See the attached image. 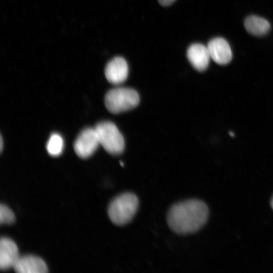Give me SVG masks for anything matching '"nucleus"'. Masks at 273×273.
I'll return each instance as SVG.
<instances>
[{
	"label": "nucleus",
	"instance_id": "obj_5",
	"mask_svg": "<svg viewBox=\"0 0 273 273\" xmlns=\"http://www.w3.org/2000/svg\"><path fill=\"white\" fill-rule=\"evenodd\" d=\"M100 145L95 128H86L81 131L77 137L74 149L78 156L86 158L90 156Z\"/></svg>",
	"mask_w": 273,
	"mask_h": 273
},
{
	"label": "nucleus",
	"instance_id": "obj_12",
	"mask_svg": "<svg viewBox=\"0 0 273 273\" xmlns=\"http://www.w3.org/2000/svg\"><path fill=\"white\" fill-rule=\"evenodd\" d=\"M64 141L62 136L58 133H53L50 137L47 144V150L53 156L60 155L63 150Z\"/></svg>",
	"mask_w": 273,
	"mask_h": 273
},
{
	"label": "nucleus",
	"instance_id": "obj_1",
	"mask_svg": "<svg viewBox=\"0 0 273 273\" xmlns=\"http://www.w3.org/2000/svg\"><path fill=\"white\" fill-rule=\"evenodd\" d=\"M209 214L207 205L198 199H190L173 205L168 211L167 223L175 233H194L206 223Z\"/></svg>",
	"mask_w": 273,
	"mask_h": 273
},
{
	"label": "nucleus",
	"instance_id": "obj_2",
	"mask_svg": "<svg viewBox=\"0 0 273 273\" xmlns=\"http://www.w3.org/2000/svg\"><path fill=\"white\" fill-rule=\"evenodd\" d=\"M139 200L132 193H124L116 197L110 203L108 213L115 224L122 225L129 222L138 210Z\"/></svg>",
	"mask_w": 273,
	"mask_h": 273
},
{
	"label": "nucleus",
	"instance_id": "obj_14",
	"mask_svg": "<svg viewBox=\"0 0 273 273\" xmlns=\"http://www.w3.org/2000/svg\"><path fill=\"white\" fill-rule=\"evenodd\" d=\"M175 0H158L159 3L163 6H167L173 3Z\"/></svg>",
	"mask_w": 273,
	"mask_h": 273
},
{
	"label": "nucleus",
	"instance_id": "obj_13",
	"mask_svg": "<svg viewBox=\"0 0 273 273\" xmlns=\"http://www.w3.org/2000/svg\"><path fill=\"white\" fill-rule=\"evenodd\" d=\"M15 215L13 211L7 206L1 204L0 222L2 224H10L15 220Z\"/></svg>",
	"mask_w": 273,
	"mask_h": 273
},
{
	"label": "nucleus",
	"instance_id": "obj_15",
	"mask_svg": "<svg viewBox=\"0 0 273 273\" xmlns=\"http://www.w3.org/2000/svg\"><path fill=\"white\" fill-rule=\"evenodd\" d=\"M0 150L1 152H2L3 149V140L2 136H1V140H0Z\"/></svg>",
	"mask_w": 273,
	"mask_h": 273
},
{
	"label": "nucleus",
	"instance_id": "obj_6",
	"mask_svg": "<svg viewBox=\"0 0 273 273\" xmlns=\"http://www.w3.org/2000/svg\"><path fill=\"white\" fill-rule=\"evenodd\" d=\"M128 68L126 61L121 57H116L106 66L105 75L107 80L115 85L123 83L127 78Z\"/></svg>",
	"mask_w": 273,
	"mask_h": 273
},
{
	"label": "nucleus",
	"instance_id": "obj_4",
	"mask_svg": "<svg viewBox=\"0 0 273 273\" xmlns=\"http://www.w3.org/2000/svg\"><path fill=\"white\" fill-rule=\"evenodd\" d=\"M100 145L112 155L121 154L124 149V138L116 125L110 121L99 123L95 127Z\"/></svg>",
	"mask_w": 273,
	"mask_h": 273
},
{
	"label": "nucleus",
	"instance_id": "obj_3",
	"mask_svg": "<svg viewBox=\"0 0 273 273\" xmlns=\"http://www.w3.org/2000/svg\"><path fill=\"white\" fill-rule=\"evenodd\" d=\"M140 101L138 93L126 87H117L110 90L105 97L107 110L114 114L128 111L136 107Z\"/></svg>",
	"mask_w": 273,
	"mask_h": 273
},
{
	"label": "nucleus",
	"instance_id": "obj_11",
	"mask_svg": "<svg viewBox=\"0 0 273 273\" xmlns=\"http://www.w3.org/2000/svg\"><path fill=\"white\" fill-rule=\"evenodd\" d=\"M244 25L248 32L257 36L265 34L270 28V25L267 20L255 15L248 17L245 20Z\"/></svg>",
	"mask_w": 273,
	"mask_h": 273
},
{
	"label": "nucleus",
	"instance_id": "obj_8",
	"mask_svg": "<svg viewBox=\"0 0 273 273\" xmlns=\"http://www.w3.org/2000/svg\"><path fill=\"white\" fill-rule=\"evenodd\" d=\"M20 257L15 243L7 238L0 240V268L5 270L14 267Z\"/></svg>",
	"mask_w": 273,
	"mask_h": 273
},
{
	"label": "nucleus",
	"instance_id": "obj_10",
	"mask_svg": "<svg viewBox=\"0 0 273 273\" xmlns=\"http://www.w3.org/2000/svg\"><path fill=\"white\" fill-rule=\"evenodd\" d=\"M13 268L19 273H46L48 267L40 258L31 255L20 256Z\"/></svg>",
	"mask_w": 273,
	"mask_h": 273
},
{
	"label": "nucleus",
	"instance_id": "obj_7",
	"mask_svg": "<svg viewBox=\"0 0 273 273\" xmlns=\"http://www.w3.org/2000/svg\"><path fill=\"white\" fill-rule=\"evenodd\" d=\"M211 59L220 65L229 63L232 52L228 42L224 38L216 37L209 41L207 46Z\"/></svg>",
	"mask_w": 273,
	"mask_h": 273
},
{
	"label": "nucleus",
	"instance_id": "obj_9",
	"mask_svg": "<svg viewBox=\"0 0 273 273\" xmlns=\"http://www.w3.org/2000/svg\"><path fill=\"white\" fill-rule=\"evenodd\" d=\"M187 56L193 67L199 71L207 68L211 58L207 47L201 43L191 44L187 50Z\"/></svg>",
	"mask_w": 273,
	"mask_h": 273
},
{
	"label": "nucleus",
	"instance_id": "obj_16",
	"mask_svg": "<svg viewBox=\"0 0 273 273\" xmlns=\"http://www.w3.org/2000/svg\"><path fill=\"white\" fill-rule=\"evenodd\" d=\"M270 205H271V208L273 209V197H272V199L271 200Z\"/></svg>",
	"mask_w": 273,
	"mask_h": 273
}]
</instances>
